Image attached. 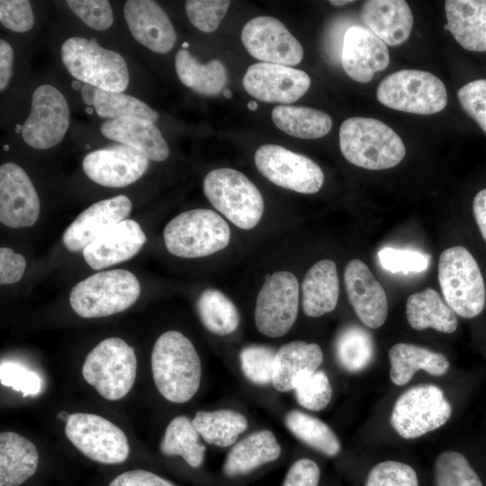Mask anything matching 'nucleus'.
<instances>
[{
	"label": "nucleus",
	"instance_id": "6e6552de",
	"mask_svg": "<svg viewBox=\"0 0 486 486\" xmlns=\"http://www.w3.org/2000/svg\"><path fill=\"white\" fill-rule=\"evenodd\" d=\"M137 371L134 348L119 338H108L86 356L82 374L108 400H117L133 386Z\"/></svg>",
	"mask_w": 486,
	"mask_h": 486
},
{
	"label": "nucleus",
	"instance_id": "7ed1b4c3",
	"mask_svg": "<svg viewBox=\"0 0 486 486\" xmlns=\"http://www.w3.org/2000/svg\"><path fill=\"white\" fill-rule=\"evenodd\" d=\"M140 294V284L130 271L113 269L98 272L77 283L69 302L83 318H101L130 308Z\"/></svg>",
	"mask_w": 486,
	"mask_h": 486
},
{
	"label": "nucleus",
	"instance_id": "58836bf2",
	"mask_svg": "<svg viewBox=\"0 0 486 486\" xmlns=\"http://www.w3.org/2000/svg\"><path fill=\"white\" fill-rule=\"evenodd\" d=\"M197 310L203 326L213 334L228 335L238 326L239 313L236 305L217 289L209 288L201 293Z\"/></svg>",
	"mask_w": 486,
	"mask_h": 486
},
{
	"label": "nucleus",
	"instance_id": "9d476101",
	"mask_svg": "<svg viewBox=\"0 0 486 486\" xmlns=\"http://www.w3.org/2000/svg\"><path fill=\"white\" fill-rule=\"evenodd\" d=\"M451 414L452 407L438 386L420 384L397 399L391 424L401 437L412 439L442 427Z\"/></svg>",
	"mask_w": 486,
	"mask_h": 486
},
{
	"label": "nucleus",
	"instance_id": "e2e57ef3",
	"mask_svg": "<svg viewBox=\"0 0 486 486\" xmlns=\"http://www.w3.org/2000/svg\"><path fill=\"white\" fill-rule=\"evenodd\" d=\"M222 94L226 98H231V96H232V93H231V91L230 89H224L222 91Z\"/></svg>",
	"mask_w": 486,
	"mask_h": 486
},
{
	"label": "nucleus",
	"instance_id": "f257e3e1",
	"mask_svg": "<svg viewBox=\"0 0 486 486\" xmlns=\"http://www.w3.org/2000/svg\"><path fill=\"white\" fill-rule=\"evenodd\" d=\"M151 369L158 391L171 402H187L199 389L200 357L193 343L179 331H166L157 339Z\"/></svg>",
	"mask_w": 486,
	"mask_h": 486
},
{
	"label": "nucleus",
	"instance_id": "f8f14e48",
	"mask_svg": "<svg viewBox=\"0 0 486 486\" xmlns=\"http://www.w3.org/2000/svg\"><path fill=\"white\" fill-rule=\"evenodd\" d=\"M68 439L89 459L106 464L123 463L130 446L124 432L95 414H70L65 426Z\"/></svg>",
	"mask_w": 486,
	"mask_h": 486
},
{
	"label": "nucleus",
	"instance_id": "052dcab7",
	"mask_svg": "<svg viewBox=\"0 0 486 486\" xmlns=\"http://www.w3.org/2000/svg\"><path fill=\"white\" fill-rule=\"evenodd\" d=\"M70 414H68L65 410L60 411L58 415V418L62 419L67 422Z\"/></svg>",
	"mask_w": 486,
	"mask_h": 486
},
{
	"label": "nucleus",
	"instance_id": "7c9ffc66",
	"mask_svg": "<svg viewBox=\"0 0 486 486\" xmlns=\"http://www.w3.org/2000/svg\"><path fill=\"white\" fill-rule=\"evenodd\" d=\"M390 378L396 385L409 382L414 374L424 370L434 376L444 375L449 369L447 358L426 347L398 343L389 350Z\"/></svg>",
	"mask_w": 486,
	"mask_h": 486
},
{
	"label": "nucleus",
	"instance_id": "f704fd0d",
	"mask_svg": "<svg viewBox=\"0 0 486 486\" xmlns=\"http://www.w3.org/2000/svg\"><path fill=\"white\" fill-rule=\"evenodd\" d=\"M334 347L338 363L348 373H358L366 369L375 356L372 335L356 324L346 325L338 331Z\"/></svg>",
	"mask_w": 486,
	"mask_h": 486
},
{
	"label": "nucleus",
	"instance_id": "49530a36",
	"mask_svg": "<svg viewBox=\"0 0 486 486\" xmlns=\"http://www.w3.org/2000/svg\"><path fill=\"white\" fill-rule=\"evenodd\" d=\"M378 257L382 266L392 273H419L428 266L427 256L410 249L385 248L378 252Z\"/></svg>",
	"mask_w": 486,
	"mask_h": 486
},
{
	"label": "nucleus",
	"instance_id": "a211bd4d",
	"mask_svg": "<svg viewBox=\"0 0 486 486\" xmlns=\"http://www.w3.org/2000/svg\"><path fill=\"white\" fill-rule=\"evenodd\" d=\"M40 199L25 171L7 162L0 166V221L10 228L32 226L40 215Z\"/></svg>",
	"mask_w": 486,
	"mask_h": 486
},
{
	"label": "nucleus",
	"instance_id": "ea45409f",
	"mask_svg": "<svg viewBox=\"0 0 486 486\" xmlns=\"http://www.w3.org/2000/svg\"><path fill=\"white\" fill-rule=\"evenodd\" d=\"M93 106L100 117L110 120L137 117L155 122L158 119V113L147 104L122 93L96 88Z\"/></svg>",
	"mask_w": 486,
	"mask_h": 486
},
{
	"label": "nucleus",
	"instance_id": "4be33fe9",
	"mask_svg": "<svg viewBox=\"0 0 486 486\" xmlns=\"http://www.w3.org/2000/svg\"><path fill=\"white\" fill-rule=\"evenodd\" d=\"M124 17L134 39L150 50L165 54L176 40V30L161 6L151 0H129Z\"/></svg>",
	"mask_w": 486,
	"mask_h": 486
},
{
	"label": "nucleus",
	"instance_id": "09e8293b",
	"mask_svg": "<svg viewBox=\"0 0 486 486\" xmlns=\"http://www.w3.org/2000/svg\"><path fill=\"white\" fill-rule=\"evenodd\" d=\"M68 7L86 25L98 30L108 29L113 22L111 4L106 0H68Z\"/></svg>",
	"mask_w": 486,
	"mask_h": 486
},
{
	"label": "nucleus",
	"instance_id": "b1692460",
	"mask_svg": "<svg viewBox=\"0 0 486 486\" xmlns=\"http://www.w3.org/2000/svg\"><path fill=\"white\" fill-rule=\"evenodd\" d=\"M360 17L366 29L389 46L405 42L413 25L411 10L404 0L365 1Z\"/></svg>",
	"mask_w": 486,
	"mask_h": 486
},
{
	"label": "nucleus",
	"instance_id": "423d86ee",
	"mask_svg": "<svg viewBox=\"0 0 486 486\" xmlns=\"http://www.w3.org/2000/svg\"><path fill=\"white\" fill-rule=\"evenodd\" d=\"M230 230L224 219L209 209H194L173 218L165 227L164 241L174 256L194 258L226 248Z\"/></svg>",
	"mask_w": 486,
	"mask_h": 486
},
{
	"label": "nucleus",
	"instance_id": "a18cd8bd",
	"mask_svg": "<svg viewBox=\"0 0 486 486\" xmlns=\"http://www.w3.org/2000/svg\"><path fill=\"white\" fill-rule=\"evenodd\" d=\"M364 486H418L414 469L397 461H384L369 472Z\"/></svg>",
	"mask_w": 486,
	"mask_h": 486
},
{
	"label": "nucleus",
	"instance_id": "a19ab883",
	"mask_svg": "<svg viewBox=\"0 0 486 486\" xmlns=\"http://www.w3.org/2000/svg\"><path fill=\"white\" fill-rule=\"evenodd\" d=\"M436 486H482L468 460L455 451L438 455L434 465Z\"/></svg>",
	"mask_w": 486,
	"mask_h": 486
},
{
	"label": "nucleus",
	"instance_id": "aec40b11",
	"mask_svg": "<svg viewBox=\"0 0 486 486\" xmlns=\"http://www.w3.org/2000/svg\"><path fill=\"white\" fill-rule=\"evenodd\" d=\"M131 202L118 195L97 202L83 211L63 233V243L71 252L83 251L101 234L126 220Z\"/></svg>",
	"mask_w": 486,
	"mask_h": 486
},
{
	"label": "nucleus",
	"instance_id": "2f4dec72",
	"mask_svg": "<svg viewBox=\"0 0 486 486\" xmlns=\"http://www.w3.org/2000/svg\"><path fill=\"white\" fill-rule=\"evenodd\" d=\"M406 316L409 324L417 330L432 328L440 332L453 333L458 325L455 313L432 288L409 296Z\"/></svg>",
	"mask_w": 486,
	"mask_h": 486
},
{
	"label": "nucleus",
	"instance_id": "8fccbe9b",
	"mask_svg": "<svg viewBox=\"0 0 486 486\" xmlns=\"http://www.w3.org/2000/svg\"><path fill=\"white\" fill-rule=\"evenodd\" d=\"M462 108L486 133V79L467 83L457 92Z\"/></svg>",
	"mask_w": 486,
	"mask_h": 486
},
{
	"label": "nucleus",
	"instance_id": "6ab92c4d",
	"mask_svg": "<svg viewBox=\"0 0 486 486\" xmlns=\"http://www.w3.org/2000/svg\"><path fill=\"white\" fill-rule=\"evenodd\" d=\"M344 282L348 301L360 320L371 328L382 326L388 313L387 296L366 264L359 259L349 261Z\"/></svg>",
	"mask_w": 486,
	"mask_h": 486
},
{
	"label": "nucleus",
	"instance_id": "bb28decb",
	"mask_svg": "<svg viewBox=\"0 0 486 486\" xmlns=\"http://www.w3.org/2000/svg\"><path fill=\"white\" fill-rule=\"evenodd\" d=\"M445 30L470 51H486V0H446Z\"/></svg>",
	"mask_w": 486,
	"mask_h": 486
},
{
	"label": "nucleus",
	"instance_id": "1a4fd4ad",
	"mask_svg": "<svg viewBox=\"0 0 486 486\" xmlns=\"http://www.w3.org/2000/svg\"><path fill=\"white\" fill-rule=\"evenodd\" d=\"M378 101L393 110L433 114L442 111L447 104L444 83L435 75L418 69L396 71L379 84Z\"/></svg>",
	"mask_w": 486,
	"mask_h": 486
},
{
	"label": "nucleus",
	"instance_id": "13d9d810",
	"mask_svg": "<svg viewBox=\"0 0 486 486\" xmlns=\"http://www.w3.org/2000/svg\"><path fill=\"white\" fill-rule=\"evenodd\" d=\"M95 91H96V87L88 84H84L81 87V94H82L83 101L88 106L90 105L93 106L94 104V98Z\"/></svg>",
	"mask_w": 486,
	"mask_h": 486
},
{
	"label": "nucleus",
	"instance_id": "f03ea898",
	"mask_svg": "<svg viewBox=\"0 0 486 486\" xmlns=\"http://www.w3.org/2000/svg\"><path fill=\"white\" fill-rule=\"evenodd\" d=\"M339 147L348 162L369 170L393 167L406 154L400 137L387 124L374 118L345 120L339 129Z\"/></svg>",
	"mask_w": 486,
	"mask_h": 486
},
{
	"label": "nucleus",
	"instance_id": "4c0bfd02",
	"mask_svg": "<svg viewBox=\"0 0 486 486\" xmlns=\"http://www.w3.org/2000/svg\"><path fill=\"white\" fill-rule=\"evenodd\" d=\"M284 423L294 436L316 451L329 457L339 453L338 436L320 418L300 410H291L286 414Z\"/></svg>",
	"mask_w": 486,
	"mask_h": 486
},
{
	"label": "nucleus",
	"instance_id": "ddd939ff",
	"mask_svg": "<svg viewBox=\"0 0 486 486\" xmlns=\"http://www.w3.org/2000/svg\"><path fill=\"white\" fill-rule=\"evenodd\" d=\"M255 165L273 184L301 194H315L324 182V174L317 163L279 145L259 147Z\"/></svg>",
	"mask_w": 486,
	"mask_h": 486
},
{
	"label": "nucleus",
	"instance_id": "473e14b6",
	"mask_svg": "<svg viewBox=\"0 0 486 486\" xmlns=\"http://www.w3.org/2000/svg\"><path fill=\"white\" fill-rule=\"evenodd\" d=\"M175 66L180 81L203 95L220 94L227 83L228 72L221 61L212 59L202 64L185 49L177 51Z\"/></svg>",
	"mask_w": 486,
	"mask_h": 486
},
{
	"label": "nucleus",
	"instance_id": "de8ad7c7",
	"mask_svg": "<svg viewBox=\"0 0 486 486\" xmlns=\"http://www.w3.org/2000/svg\"><path fill=\"white\" fill-rule=\"evenodd\" d=\"M0 382L2 385L22 392L24 397L37 395L42 385L37 373L14 362L1 363Z\"/></svg>",
	"mask_w": 486,
	"mask_h": 486
},
{
	"label": "nucleus",
	"instance_id": "c756f323",
	"mask_svg": "<svg viewBox=\"0 0 486 486\" xmlns=\"http://www.w3.org/2000/svg\"><path fill=\"white\" fill-rule=\"evenodd\" d=\"M280 454V445L271 431L254 432L232 447L223 464V472L228 477L244 475L276 460Z\"/></svg>",
	"mask_w": 486,
	"mask_h": 486
},
{
	"label": "nucleus",
	"instance_id": "6e6d98bb",
	"mask_svg": "<svg viewBox=\"0 0 486 486\" xmlns=\"http://www.w3.org/2000/svg\"><path fill=\"white\" fill-rule=\"evenodd\" d=\"M14 51L4 40H0V89L4 91L12 76Z\"/></svg>",
	"mask_w": 486,
	"mask_h": 486
},
{
	"label": "nucleus",
	"instance_id": "2eb2a0df",
	"mask_svg": "<svg viewBox=\"0 0 486 486\" xmlns=\"http://www.w3.org/2000/svg\"><path fill=\"white\" fill-rule=\"evenodd\" d=\"M241 40L248 53L263 62L292 67L303 58L300 41L274 17L249 20L242 29Z\"/></svg>",
	"mask_w": 486,
	"mask_h": 486
},
{
	"label": "nucleus",
	"instance_id": "a878e982",
	"mask_svg": "<svg viewBox=\"0 0 486 486\" xmlns=\"http://www.w3.org/2000/svg\"><path fill=\"white\" fill-rule=\"evenodd\" d=\"M323 360L319 345L292 341L282 346L275 355L272 383L275 390L285 392L294 390L307 376L317 371Z\"/></svg>",
	"mask_w": 486,
	"mask_h": 486
},
{
	"label": "nucleus",
	"instance_id": "3c124183",
	"mask_svg": "<svg viewBox=\"0 0 486 486\" xmlns=\"http://www.w3.org/2000/svg\"><path fill=\"white\" fill-rule=\"evenodd\" d=\"M0 21L7 29L15 32L30 31L34 23V16L28 0H1Z\"/></svg>",
	"mask_w": 486,
	"mask_h": 486
},
{
	"label": "nucleus",
	"instance_id": "864d4df0",
	"mask_svg": "<svg viewBox=\"0 0 486 486\" xmlns=\"http://www.w3.org/2000/svg\"><path fill=\"white\" fill-rule=\"evenodd\" d=\"M26 260L8 248H0V284H9L18 282L25 270Z\"/></svg>",
	"mask_w": 486,
	"mask_h": 486
},
{
	"label": "nucleus",
	"instance_id": "bf43d9fd",
	"mask_svg": "<svg viewBox=\"0 0 486 486\" xmlns=\"http://www.w3.org/2000/svg\"><path fill=\"white\" fill-rule=\"evenodd\" d=\"M351 3H354V1H351V0H330L329 1V4L335 6H343Z\"/></svg>",
	"mask_w": 486,
	"mask_h": 486
},
{
	"label": "nucleus",
	"instance_id": "f3484780",
	"mask_svg": "<svg viewBox=\"0 0 486 486\" xmlns=\"http://www.w3.org/2000/svg\"><path fill=\"white\" fill-rule=\"evenodd\" d=\"M86 175L98 184L123 187L140 179L148 158L125 144L112 145L87 154L82 162Z\"/></svg>",
	"mask_w": 486,
	"mask_h": 486
},
{
	"label": "nucleus",
	"instance_id": "4468645a",
	"mask_svg": "<svg viewBox=\"0 0 486 486\" xmlns=\"http://www.w3.org/2000/svg\"><path fill=\"white\" fill-rule=\"evenodd\" d=\"M68 126L69 108L64 95L50 85L38 86L22 127L24 141L38 149L52 148L63 140Z\"/></svg>",
	"mask_w": 486,
	"mask_h": 486
},
{
	"label": "nucleus",
	"instance_id": "37998d69",
	"mask_svg": "<svg viewBox=\"0 0 486 486\" xmlns=\"http://www.w3.org/2000/svg\"><path fill=\"white\" fill-rule=\"evenodd\" d=\"M298 403L310 410H323L330 401L332 387L323 371H316L299 382L294 389Z\"/></svg>",
	"mask_w": 486,
	"mask_h": 486
},
{
	"label": "nucleus",
	"instance_id": "0e129e2a",
	"mask_svg": "<svg viewBox=\"0 0 486 486\" xmlns=\"http://www.w3.org/2000/svg\"><path fill=\"white\" fill-rule=\"evenodd\" d=\"M183 47L184 48L188 47V43L187 42L183 43Z\"/></svg>",
	"mask_w": 486,
	"mask_h": 486
},
{
	"label": "nucleus",
	"instance_id": "9b49d317",
	"mask_svg": "<svg viewBox=\"0 0 486 486\" xmlns=\"http://www.w3.org/2000/svg\"><path fill=\"white\" fill-rule=\"evenodd\" d=\"M299 309V283L289 271L266 274L255 307V323L269 338L285 335L294 324Z\"/></svg>",
	"mask_w": 486,
	"mask_h": 486
},
{
	"label": "nucleus",
	"instance_id": "393cba45",
	"mask_svg": "<svg viewBox=\"0 0 486 486\" xmlns=\"http://www.w3.org/2000/svg\"><path fill=\"white\" fill-rule=\"evenodd\" d=\"M103 135L112 140L131 147L148 158L164 161L169 155V148L160 130L145 119L123 117L107 120L101 125Z\"/></svg>",
	"mask_w": 486,
	"mask_h": 486
},
{
	"label": "nucleus",
	"instance_id": "79ce46f5",
	"mask_svg": "<svg viewBox=\"0 0 486 486\" xmlns=\"http://www.w3.org/2000/svg\"><path fill=\"white\" fill-rule=\"evenodd\" d=\"M275 355L272 347L262 345L245 346L239 353L240 367L253 383L266 385L272 382Z\"/></svg>",
	"mask_w": 486,
	"mask_h": 486
},
{
	"label": "nucleus",
	"instance_id": "c85d7f7f",
	"mask_svg": "<svg viewBox=\"0 0 486 486\" xmlns=\"http://www.w3.org/2000/svg\"><path fill=\"white\" fill-rule=\"evenodd\" d=\"M36 446L12 431L0 434V486H18L32 477L38 467Z\"/></svg>",
	"mask_w": 486,
	"mask_h": 486
},
{
	"label": "nucleus",
	"instance_id": "c03bdc74",
	"mask_svg": "<svg viewBox=\"0 0 486 486\" xmlns=\"http://www.w3.org/2000/svg\"><path fill=\"white\" fill-rule=\"evenodd\" d=\"M230 5L229 0H187L184 4L190 22L208 33L217 30Z\"/></svg>",
	"mask_w": 486,
	"mask_h": 486
},
{
	"label": "nucleus",
	"instance_id": "4d7b16f0",
	"mask_svg": "<svg viewBox=\"0 0 486 486\" xmlns=\"http://www.w3.org/2000/svg\"><path fill=\"white\" fill-rule=\"evenodd\" d=\"M472 210L481 234L486 241V188L474 196Z\"/></svg>",
	"mask_w": 486,
	"mask_h": 486
},
{
	"label": "nucleus",
	"instance_id": "e433bc0d",
	"mask_svg": "<svg viewBox=\"0 0 486 486\" xmlns=\"http://www.w3.org/2000/svg\"><path fill=\"white\" fill-rule=\"evenodd\" d=\"M199 436L187 417H176L166 428L160 450L165 455H180L190 466L197 468L203 462L206 451Z\"/></svg>",
	"mask_w": 486,
	"mask_h": 486
},
{
	"label": "nucleus",
	"instance_id": "39448f33",
	"mask_svg": "<svg viewBox=\"0 0 486 486\" xmlns=\"http://www.w3.org/2000/svg\"><path fill=\"white\" fill-rule=\"evenodd\" d=\"M61 60L72 76L98 89L122 93L129 85L125 59L94 40L71 37L64 41Z\"/></svg>",
	"mask_w": 486,
	"mask_h": 486
},
{
	"label": "nucleus",
	"instance_id": "680f3d73",
	"mask_svg": "<svg viewBox=\"0 0 486 486\" xmlns=\"http://www.w3.org/2000/svg\"><path fill=\"white\" fill-rule=\"evenodd\" d=\"M258 105L256 101H250L248 103V108L251 111H256Z\"/></svg>",
	"mask_w": 486,
	"mask_h": 486
},
{
	"label": "nucleus",
	"instance_id": "412c9836",
	"mask_svg": "<svg viewBox=\"0 0 486 486\" xmlns=\"http://www.w3.org/2000/svg\"><path fill=\"white\" fill-rule=\"evenodd\" d=\"M390 62L387 45L368 29L349 27L344 35L341 64L345 72L359 83L370 82Z\"/></svg>",
	"mask_w": 486,
	"mask_h": 486
},
{
	"label": "nucleus",
	"instance_id": "20e7f679",
	"mask_svg": "<svg viewBox=\"0 0 486 486\" xmlns=\"http://www.w3.org/2000/svg\"><path fill=\"white\" fill-rule=\"evenodd\" d=\"M438 281L446 303L455 314L472 319L483 310V277L476 260L464 247H452L441 253Z\"/></svg>",
	"mask_w": 486,
	"mask_h": 486
},
{
	"label": "nucleus",
	"instance_id": "5fc2aeb1",
	"mask_svg": "<svg viewBox=\"0 0 486 486\" xmlns=\"http://www.w3.org/2000/svg\"><path fill=\"white\" fill-rule=\"evenodd\" d=\"M109 486H175L170 482L148 471L136 469L116 476Z\"/></svg>",
	"mask_w": 486,
	"mask_h": 486
},
{
	"label": "nucleus",
	"instance_id": "c9c22d12",
	"mask_svg": "<svg viewBox=\"0 0 486 486\" xmlns=\"http://www.w3.org/2000/svg\"><path fill=\"white\" fill-rule=\"evenodd\" d=\"M192 423L208 444L220 447L233 445L248 428L245 416L230 410L197 411Z\"/></svg>",
	"mask_w": 486,
	"mask_h": 486
},
{
	"label": "nucleus",
	"instance_id": "603ef678",
	"mask_svg": "<svg viewBox=\"0 0 486 486\" xmlns=\"http://www.w3.org/2000/svg\"><path fill=\"white\" fill-rule=\"evenodd\" d=\"M320 477L318 464L310 459L302 458L292 464L283 486H318Z\"/></svg>",
	"mask_w": 486,
	"mask_h": 486
},
{
	"label": "nucleus",
	"instance_id": "72a5a7b5",
	"mask_svg": "<svg viewBox=\"0 0 486 486\" xmlns=\"http://www.w3.org/2000/svg\"><path fill=\"white\" fill-rule=\"evenodd\" d=\"M271 116L278 129L299 139L322 138L332 127L328 114L310 107L278 105L273 109Z\"/></svg>",
	"mask_w": 486,
	"mask_h": 486
},
{
	"label": "nucleus",
	"instance_id": "0eeeda50",
	"mask_svg": "<svg viewBox=\"0 0 486 486\" xmlns=\"http://www.w3.org/2000/svg\"><path fill=\"white\" fill-rule=\"evenodd\" d=\"M203 192L213 207L240 229H253L262 218L264 200L261 193L236 169L210 171L203 179Z\"/></svg>",
	"mask_w": 486,
	"mask_h": 486
},
{
	"label": "nucleus",
	"instance_id": "cd10ccee",
	"mask_svg": "<svg viewBox=\"0 0 486 486\" xmlns=\"http://www.w3.org/2000/svg\"><path fill=\"white\" fill-rule=\"evenodd\" d=\"M302 309L307 316L320 317L336 308L339 282L332 260L318 261L307 271L302 284Z\"/></svg>",
	"mask_w": 486,
	"mask_h": 486
},
{
	"label": "nucleus",
	"instance_id": "dca6fc26",
	"mask_svg": "<svg viewBox=\"0 0 486 486\" xmlns=\"http://www.w3.org/2000/svg\"><path fill=\"white\" fill-rule=\"evenodd\" d=\"M242 84L245 90L259 101L292 104L305 94L310 86V78L301 69L258 62L248 67Z\"/></svg>",
	"mask_w": 486,
	"mask_h": 486
},
{
	"label": "nucleus",
	"instance_id": "5701e85b",
	"mask_svg": "<svg viewBox=\"0 0 486 486\" xmlns=\"http://www.w3.org/2000/svg\"><path fill=\"white\" fill-rule=\"evenodd\" d=\"M147 241L140 224L124 220L110 228L84 250L86 262L94 270H101L134 256Z\"/></svg>",
	"mask_w": 486,
	"mask_h": 486
}]
</instances>
